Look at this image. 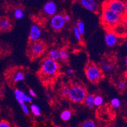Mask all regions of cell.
I'll list each match as a JSON object with an SVG mask.
<instances>
[{
    "label": "cell",
    "mask_w": 127,
    "mask_h": 127,
    "mask_svg": "<svg viewBox=\"0 0 127 127\" xmlns=\"http://www.w3.org/2000/svg\"><path fill=\"white\" fill-rule=\"evenodd\" d=\"M48 58L51 60L57 61L59 60V51L56 49H51L48 54Z\"/></svg>",
    "instance_id": "18"
},
{
    "label": "cell",
    "mask_w": 127,
    "mask_h": 127,
    "mask_svg": "<svg viewBox=\"0 0 127 127\" xmlns=\"http://www.w3.org/2000/svg\"><path fill=\"white\" fill-rule=\"evenodd\" d=\"M24 78H25V75H24V73L18 71L14 74L13 77V80L14 82H18L24 80Z\"/></svg>",
    "instance_id": "17"
},
{
    "label": "cell",
    "mask_w": 127,
    "mask_h": 127,
    "mask_svg": "<svg viewBox=\"0 0 127 127\" xmlns=\"http://www.w3.org/2000/svg\"><path fill=\"white\" fill-rule=\"evenodd\" d=\"M74 73V71L72 70L71 68H68L67 70V73L69 75H72Z\"/></svg>",
    "instance_id": "32"
},
{
    "label": "cell",
    "mask_w": 127,
    "mask_h": 127,
    "mask_svg": "<svg viewBox=\"0 0 127 127\" xmlns=\"http://www.w3.org/2000/svg\"><path fill=\"white\" fill-rule=\"evenodd\" d=\"M64 19H65L66 22H68V21H70V16L68 15H64Z\"/></svg>",
    "instance_id": "33"
},
{
    "label": "cell",
    "mask_w": 127,
    "mask_h": 127,
    "mask_svg": "<svg viewBox=\"0 0 127 127\" xmlns=\"http://www.w3.org/2000/svg\"><path fill=\"white\" fill-rule=\"evenodd\" d=\"M77 26L78 27V30H79L80 32V34L82 35L85 34V25H84V22L80 20H78L77 22Z\"/></svg>",
    "instance_id": "25"
},
{
    "label": "cell",
    "mask_w": 127,
    "mask_h": 127,
    "mask_svg": "<svg viewBox=\"0 0 127 127\" xmlns=\"http://www.w3.org/2000/svg\"><path fill=\"white\" fill-rule=\"evenodd\" d=\"M66 23L64 15L62 14H55L52 16L50 20V25L55 31H60L63 28Z\"/></svg>",
    "instance_id": "7"
},
{
    "label": "cell",
    "mask_w": 127,
    "mask_h": 127,
    "mask_svg": "<svg viewBox=\"0 0 127 127\" xmlns=\"http://www.w3.org/2000/svg\"><path fill=\"white\" fill-rule=\"evenodd\" d=\"M104 5L106 7L122 15L125 16V4L121 0H108L104 3Z\"/></svg>",
    "instance_id": "5"
},
{
    "label": "cell",
    "mask_w": 127,
    "mask_h": 127,
    "mask_svg": "<svg viewBox=\"0 0 127 127\" xmlns=\"http://www.w3.org/2000/svg\"><path fill=\"white\" fill-rule=\"evenodd\" d=\"M59 64L55 60L48 58L45 59L41 64V72L47 77H53L57 73Z\"/></svg>",
    "instance_id": "2"
},
{
    "label": "cell",
    "mask_w": 127,
    "mask_h": 127,
    "mask_svg": "<svg viewBox=\"0 0 127 127\" xmlns=\"http://www.w3.org/2000/svg\"><path fill=\"white\" fill-rule=\"evenodd\" d=\"M10 125L8 122L6 121H1L0 122V127H10Z\"/></svg>",
    "instance_id": "30"
},
{
    "label": "cell",
    "mask_w": 127,
    "mask_h": 127,
    "mask_svg": "<svg viewBox=\"0 0 127 127\" xmlns=\"http://www.w3.org/2000/svg\"><path fill=\"white\" fill-rule=\"evenodd\" d=\"M70 93V88L67 86L63 87L61 89V94L64 97H68Z\"/></svg>",
    "instance_id": "26"
},
{
    "label": "cell",
    "mask_w": 127,
    "mask_h": 127,
    "mask_svg": "<svg viewBox=\"0 0 127 127\" xmlns=\"http://www.w3.org/2000/svg\"><path fill=\"white\" fill-rule=\"evenodd\" d=\"M101 68L107 73L111 72L115 68V66L113 65V64L108 63L106 61H102L101 62Z\"/></svg>",
    "instance_id": "14"
},
{
    "label": "cell",
    "mask_w": 127,
    "mask_h": 127,
    "mask_svg": "<svg viewBox=\"0 0 127 127\" xmlns=\"http://www.w3.org/2000/svg\"><path fill=\"white\" fill-rule=\"evenodd\" d=\"M86 95V91L81 85H75L70 88L68 97L73 102L79 103L84 102Z\"/></svg>",
    "instance_id": "4"
},
{
    "label": "cell",
    "mask_w": 127,
    "mask_h": 127,
    "mask_svg": "<svg viewBox=\"0 0 127 127\" xmlns=\"http://www.w3.org/2000/svg\"><path fill=\"white\" fill-rule=\"evenodd\" d=\"M125 11H126V14L127 15V1L125 3Z\"/></svg>",
    "instance_id": "36"
},
{
    "label": "cell",
    "mask_w": 127,
    "mask_h": 127,
    "mask_svg": "<svg viewBox=\"0 0 127 127\" xmlns=\"http://www.w3.org/2000/svg\"><path fill=\"white\" fill-rule=\"evenodd\" d=\"M43 10L46 15L53 16L57 11V6L53 1H48L44 5Z\"/></svg>",
    "instance_id": "11"
},
{
    "label": "cell",
    "mask_w": 127,
    "mask_h": 127,
    "mask_svg": "<svg viewBox=\"0 0 127 127\" xmlns=\"http://www.w3.org/2000/svg\"><path fill=\"white\" fill-rule=\"evenodd\" d=\"M20 106H21L22 110L24 112V114H25V115H29L30 113V110L29 109L28 106L25 104V103L22 104H20Z\"/></svg>",
    "instance_id": "28"
},
{
    "label": "cell",
    "mask_w": 127,
    "mask_h": 127,
    "mask_svg": "<svg viewBox=\"0 0 127 127\" xmlns=\"http://www.w3.org/2000/svg\"><path fill=\"white\" fill-rule=\"evenodd\" d=\"M118 37L115 33L113 32H108L104 36L105 43L108 47H113L118 43Z\"/></svg>",
    "instance_id": "10"
},
{
    "label": "cell",
    "mask_w": 127,
    "mask_h": 127,
    "mask_svg": "<svg viewBox=\"0 0 127 127\" xmlns=\"http://www.w3.org/2000/svg\"><path fill=\"white\" fill-rule=\"evenodd\" d=\"M13 15L17 19H22L24 17V11L21 9L17 8L13 12Z\"/></svg>",
    "instance_id": "23"
},
{
    "label": "cell",
    "mask_w": 127,
    "mask_h": 127,
    "mask_svg": "<svg viewBox=\"0 0 127 127\" xmlns=\"http://www.w3.org/2000/svg\"><path fill=\"white\" fill-rule=\"evenodd\" d=\"M68 53L65 49H61L59 51V60L62 62H66L68 60Z\"/></svg>",
    "instance_id": "16"
},
{
    "label": "cell",
    "mask_w": 127,
    "mask_h": 127,
    "mask_svg": "<svg viewBox=\"0 0 127 127\" xmlns=\"http://www.w3.org/2000/svg\"><path fill=\"white\" fill-rule=\"evenodd\" d=\"M30 109H31V112L35 116H40L41 115V109L37 104H31L30 106Z\"/></svg>",
    "instance_id": "20"
},
{
    "label": "cell",
    "mask_w": 127,
    "mask_h": 127,
    "mask_svg": "<svg viewBox=\"0 0 127 127\" xmlns=\"http://www.w3.org/2000/svg\"><path fill=\"white\" fill-rule=\"evenodd\" d=\"M125 64H126V66H127V58H126V59H125Z\"/></svg>",
    "instance_id": "37"
},
{
    "label": "cell",
    "mask_w": 127,
    "mask_h": 127,
    "mask_svg": "<svg viewBox=\"0 0 127 127\" xmlns=\"http://www.w3.org/2000/svg\"></svg>",
    "instance_id": "40"
},
{
    "label": "cell",
    "mask_w": 127,
    "mask_h": 127,
    "mask_svg": "<svg viewBox=\"0 0 127 127\" xmlns=\"http://www.w3.org/2000/svg\"><path fill=\"white\" fill-rule=\"evenodd\" d=\"M111 105L114 108H118L121 106V101L117 97H113L111 100Z\"/></svg>",
    "instance_id": "21"
},
{
    "label": "cell",
    "mask_w": 127,
    "mask_h": 127,
    "mask_svg": "<svg viewBox=\"0 0 127 127\" xmlns=\"http://www.w3.org/2000/svg\"><path fill=\"white\" fill-rule=\"evenodd\" d=\"M46 97H47V99H51V94L49 93H46Z\"/></svg>",
    "instance_id": "35"
},
{
    "label": "cell",
    "mask_w": 127,
    "mask_h": 127,
    "mask_svg": "<svg viewBox=\"0 0 127 127\" xmlns=\"http://www.w3.org/2000/svg\"><path fill=\"white\" fill-rule=\"evenodd\" d=\"M42 35L40 27L38 26L36 24H33L31 26L29 32V39L31 41H38Z\"/></svg>",
    "instance_id": "9"
},
{
    "label": "cell",
    "mask_w": 127,
    "mask_h": 127,
    "mask_svg": "<svg viewBox=\"0 0 127 127\" xmlns=\"http://www.w3.org/2000/svg\"><path fill=\"white\" fill-rule=\"evenodd\" d=\"M73 34H74V36L75 39H77L78 41H81V35L82 34H80L79 30H78L77 26H74L73 28Z\"/></svg>",
    "instance_id": "24"
},
{
    "label": "cell",
    "mask_w": 127,
    "mask_h": 127,
    "mask_svg": "<svg viewBox=\"0 0 127 127\" xmlns=\"http://www.w3.org/2000/svg\"><path fill=\"white\" fill-rule=\"evenodd\" d=\"M81 126L82 127H95L96 125L92 120H87L82 124Z\"/></svg>",
    "instance_id": "27"
},
{
    "label": "cell",
    "mask_w": 127,
    "mask_h": 127,
    "mask_svg": "<svg viewBox=\"0 0 127 127\" xmlns=\"http://www.w3.org/2000/svg\"><path fill=\"white\" fill-rule=\"evenodd\" d=\"M88 1H94V0H88Z\"/></svg>",
    "instance_id": "38"
},
{
    "label": "cell",
    "mask_w": 127,
    "mask_h": 127,
    "mask_svg": "<svg viewBox=\"0 0 127 127\" xmlns=\"http://www.w3.org/2000/svg\"><path fill=\"white\" fill-rule=\"evenodd\" d=\"M71 112L69 110H64L60 115V118L63 121L66 122L70 120L71 117Z\"/></svg>",
    "instance_id": "19"
},
{
    "label": "cell",
    "mask_w": 127,
    "mask_h": 127,
    "mask_svg": "<svg viewBox=\"0 0 127 127\" xmlns=\"http://www.w3.org/2000/svg\"><path fill=\"white\" fill-rule=\"evenodd\" d=\"M14 95L16 100L20 104L25 103V102H32V101H33V97H31V95L29 96V95H27L25 92H24L21 90L18 89L14 91Z\"/></svg>",
    "instance_id": "8"
},
{
    "label": "cell",
    "mask_w": 127,
    "mask_h": 127,
    "mask_svg": "<svg viewBox=\"0 0 127 127\" xmlns=\"http://www.w3.org/2000/svg\"><path fill=\"white\" fill-rule=\"evenodd\" d=\"M80 3L84 8H85L89 11H92V12L95 11V8H94L93 5H92V1H90L88 0H80Z\"/></svg>",
    "instance_id": "15"
},
{
    "label": "cell",
    "mask_w": 127,
    "mask_h": 127,
    "mask_svg": "<svg viewBox=\"0 0 127 127\" xmlns=\"http://www.w3.org/2000/svg\"><path fill=\"white\" fill-rule=\"evenodd\" d=\"M46 49V45L42 41H32L29 46V53L32 57H37L43 53Z\"/></svg>",
    "instance_id": "6"
},
{
    "label": "cell",
    "mask_w": 127,
    "mask_h": 127,
    "mask_svg": "<svg viewBox=\"0 0 127 127\" xmlns=\"http://www.w3.org/2000/svg\"><path fill=\"white\" fill-rule=\"evenodd\" d=\"M125 87V83L123 81H120L118 83V88L120 90H123Z\"/></svg>",
    "instance_id": "29"
},
{
    "label": "cell",
    "mask_w": 127,
    "mask_h": 127,
    "mask_svg": "<svg viewBox=\"0 0 127 127\" xmlns=\"http://www.w3.org/2000/svg\"><path fill=\"white\" fill-rule=\"evenodd\" d=\"M124 16L104 6L102 14V20L104 24L108 25H115L122 19Z\"/></svg>",
    "instance_id": "1"
},
{
    "label": "cell",
    "mask_w": 127,
    "mask_h": 127,
    "mask_svg": "<svg viewBox=\"0 0 127 127\" xmlns=\"http://www.w3.org/2000/svg\"><path fill=\"white\" fill-rule=\"evenodd\" d=\"M123 21H124V24L127 27V15L124 16V18H123Z\"/></svg>",
    "instance_id": "34"
},
{
    "label": "cell",
    "mask_w": 127,
    "mask_h": 127,
    "mask_svg": "<svg viewBox=\"0 0 127 127\" xmlns=\"http://www.w3.org/2000/svg\"></svg>",
    "instance_id": "39"
},
{
    "label": "cell",
    "mask_w": 127,
    "mask_h": 127,
    "mask_svg": "<svg viewBox=\"0 0 127 127\" xmlns=\"http://www.w3.org/2000/svg\"><path fill=\"white\" fill-rule=\"evenodd\" d=\"M11 27L10 20L7 18H2L0 20V29L2 31H7Z\"/></svg>",
    "instance_id": "13"
},
{
    "label": "cell",
    "mask_w": 127,
    "mask_h": 127,
    "mask_svg": "<svg viewBox=\"0 0 127 127\" xmlns=\"http://www.w3.org/2000/svg\"><path fill=\"white\" fill-rule=\"evenodd\" d=\"M104 99L101 95H95L94 97V104L95 106H101L103 104Z\"/></svg>",
    "instance_id": "22"
},
{
    "label": "cell",
    "mask_w": 127,
    "mask_h": 127,
    "mask_svg": "<svg viewBox=\"0 0 127 127\" xmlns=\"http://www.w3.org/2000/svg\"><path fill=\"white\" fill-rule=\"evenodd\" d=\"M94 97H95V95H94L93 94H87L85 100H84V103L86 106H88L89 108H94L95 106Z\"/></svg>",
    "instance_id": "12"
},
{
    "label": "cell",
    "mask_w": 127,
    "mask_h": 127,
    "mask_svg": "<svg viewBox=\"0 0 127 127\" xmlns=\"http://www.w3.org/2000/svg\"><path fill=\"white\" fill-rule=\"evenodd\" d=\"M85 73L87 79L92 83L97 82L102 77L101 68L93 63H89L87 65L85 69Z\"/></svg>",
    "instance_id": "3"
},
{
    "label": "cell",
    "mask_w": 127,
    "mask_h": 127,
    "mask_svg": "<svg viewBox=\"0 0 127 127\" xmlns=\"http://www.w3.org/2000/svg\"><path fill=\"white\" fill-rule=\"evenodd\" d=\"M29 95H31L32 97H36V94H35V92L33 90L30 89L29 91Z\"/></svg>",
    "instance_id": "31"
}]
</instances>
